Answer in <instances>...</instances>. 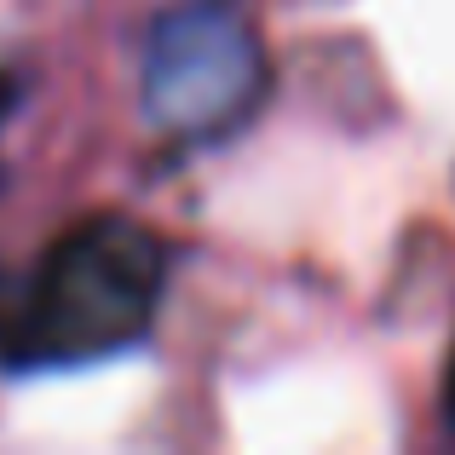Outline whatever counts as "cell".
Listing matches in <instances>:
<instances>
[{
	"label": "cell",
	"instance_id": "1",
	"mask_svg": "<svg viewBox=\"0 0 455 455\" xmlns=\"http://www.w3.org/2000/svg\"><path fill=\"white\" fill-rule=\"evenodd\" d=\"M167 289V243L139 220L99 213L58 236L12 306L6 363H92L150 329Z\"/></svg>",
	"mask_w": 455,
	"mask_h": 455
},
{
	"label": "cell",
	"instance_id": "2",
	"mask_svg": "<svg viewBox=\"0 0 455 455\" xmlns=\"http://www.w3.org/2000/svg\"><path fill=\"white\" fill-rule=\"evenodd\" d=\"M271 64L243 18L225 6H179L145 41L139 99L167 139L208 145L225 139L266 104Z\"/></svg>",
	"mask_w": 455,
	"mask_h": 455
},
{
	"label": "cell",
	"instance_id": "3",
	"mask_svg": "<svg viewBox=\"0 0 455 455\" xmlns=\"http://www.w3.org/2000/svg\"><path fill=\"white\" fill-rule=\"evenodd\" d=\"M444 410H450V427H455V357H450V380H444Z\"/></svg>",
	"mask_w": 455,
	"mask_h": 455
},
{
	"label": "cell",
	"instance_id": "4",
	"mask_svg": "<svg viewBox=\"0 0 455 455\" xmlns=\"http://www.w3.org/2000/svg\"><path fill=\"white\" fill-rule=\"evenodd\" d=\"M12 110V81H0V116Z\"/></svg>",
	"mask_w": 455,
	"mask_h": 455
}]
</instances>
